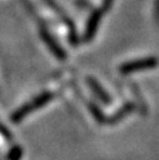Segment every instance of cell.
I'll return each instance as SVG.
<instances>
[{
  "label": "cell",
  "instance_id": "obj_2",
  "mask_svg": "<svg viewBox=\"0 0 159 160\" xmlns=\"http://www.w3.org/2000/svg\"><path fill=\"white\" fill-rule=\"evenodd\" d=\"M159 65V59L155 56H146L141 59H135L131 61H126L119 66V71L123 75H130L145 70L154 69Z\"/></svg>",
  "mask_w": 159,
  "mask_h": 160
},
{
  "label": "cell",
  "instance_id": "obj_8",
  "mask_svg": "<svg viewBox=\"0 0 159 160\" xmlns=\"http://www.w3.org/2000/svg\"><path fill=\"white\" fill-rule=\"evenodd\" d=\"M113 4H114V0H103L101 1V6H100V10L103 11V14L104 12H109L111 6H113Z\"/></svg>",
  "mask_w": 159,
  "mask_h": 160
},
{
  "label": "cell",
  "instance_id": "obj_7",
  "mask_svg": "<svg viewBox=\"0 0 159 160\" xmlns=\"http://www.w3.org/2000/svg\"><path fill=\"white\" fill-rule=\"evenodd\" d=\"M86 108L90 112V115L94 118V120L98 122V124H105L106 122V118L104 111L100 109V106L98 104H95L94 101H88L86 102Z\"/></svg>",
  "mask_w": 159,
  "mask_h": 160
},
{
  "label": "cell",
  "instance_id": "obj_6",
  "mask_svg": "<svg viewBox=\"0 0 159 160\" xmlns=\"http://www.w3.org/2000/svg\"><path fill=\"white\" fill-rule=\"evenodd\" d=\"M134 110H135V104L134 102H125L118 111H115L113 115H110L109 118H106V122L105 124L114 125V124L119 122L120 120H123L125 116L130 115Z\"/></svg>",
  "mask_w": 159,
  "mask_h": 160
},
{
  "label": "cell",
  "instance_id": "obj_3",
  "mask_svg": "<svg viewBox=\"0 0 159 160\" xmlns=\"http://www.w3.org/2000/svg\"><path fill=\"white\" fill-rule=\"evenodd\" d=\"M103 18V11L99 9H93L91 12L89 14L86 22H85V28H84V32H83V41L85 42H90L94 36L98 32V29L100 26V21Z\"/></svg>",
  "mask_w": 159,
  "mask_h": 160
},
{
  "label": "cell",
  "instance_id": "obj_4",
  "mask_svg": "<svg viewBox=\"0 0 159 160\" xmlns=\"http://www.w3.org/2000/svg\"><path fill=\"white\" fill-rule=\"evenodd\" d=\"M85 81H86V85L90 88L91 92L95 95V98L99 101H101L104 105H111L113 104V98L110 96V94L105 90V88L94 76H86Z\"/></svg>",
  "mask_w": 159,
  "mask_h": 160
},
{
  "label": "cell",
  "instance_id": "obj_5",
  "mask_svg": "<svg viewBox=\"0 0 159 160\" xmlns=\"http://www.w3.org/2000/svg\"><path fill=\"white\" fill-rule=\"evenodd\" d=\"M40 36L43 39V41L45 42V45L48 46V49L50 50V52L59 60H64L66 58V52L64 50V48L55 40V38L45 29L40 30Z\"/></svg>",
  "mask_w": 159,
  "mask_h": 160
},
{
  "label": "cell",
  "instance_id": "obj_9",
  "mask_svg": "<svg viewBox=\"0 0 159 160\" xmlns=\"http://www.w3.org/2000/svg\"><path fill=\"white\" fill-rule=\"evenodd\" d=\"M20 154H21V151H20L19 148H18V149H14L13 152H11V155H10V159H11V160H18V159L20 158Z\"/></svg>",
  "mask_w": 159,
  "mask_h": 160
},
{
  "label": "cell",
  "instance_id": "obj_1",
  "mask_svg": "<svg viewBox=\"0 0 159 160\" xmlns=\"http://www.w3.org/2000/svg\"><path fill=\"white\" fill-rule=\"evenodd\" d=\"M53 99H54V92H51V91H44V92L39 94L38 96H35V98H34L33 100H30L29 102L24 104L20 109H18V110L13 114V116H11L13 121H14V122L21 121L25 116H28V115L31 114L33 111H35V110H38V109L45 106V105H46L48 102H50Z\"/></svg>",
  "mask_w": 159,
  "mask_h": 160
}]
</instances>
